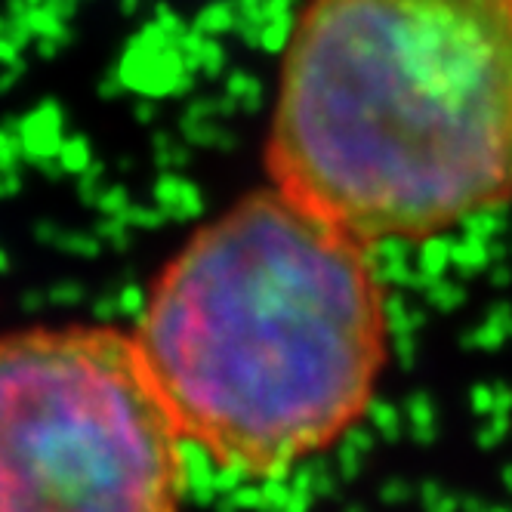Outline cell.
<instances>
[{
  "mask_svg": "<svg viewBox=\"0 0 512 512\" xmlns=\"http://www.w3.org/2000/svg\"><path fill=\"white\" fill-rule=\"evenodd\" d=\"M275 189L358 244L512 195V0H309L281 59Z\"/></svg>",
  "mask_w": 512,
  "mask_h": 512,
  "instance_id": "obj_1",
  "label": "cell"
},
{
  "mask_svg": "<svg viewBox=\"0 0 512 512\" xmlns=\"http://www.w3.org/2000/svg\"><path fill=\"white\" fill-rule=\"evenodd\" d=\"M364 250L272 189L173 256L133 337L189 442L269 475L331 448L368 411L386 303Z\"/></svg>",
  "mask_w": 512,
  "mask_h": 512,
  "instance_id": "obj_2",
  "label": "cell"
},
{
  "mask_svg": "<svg viewBox=\"0 0 512 512\" xmlns=\"http://www.w3.org/2000/svg\"><path fill=\"white\" fill-rule=\"evenodd\" d=\"M182 442L136 337H0V512H179Z\"/></svg>",
  "mask_w": 512,
  "mask_h": 512,
  "instance_id": "obj_3",
  "label": "cell"
}]
</instances>
